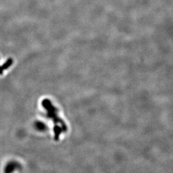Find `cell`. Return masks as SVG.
<instances>
[]
</instances>
